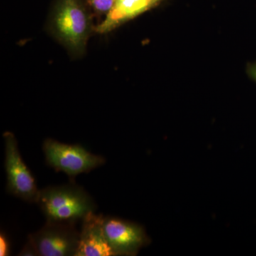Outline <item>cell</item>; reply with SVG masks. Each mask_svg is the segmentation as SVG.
<instances>
[{
	"label": "cell",
	"mask_w": 256,
	"mask_h": 256,
	"mask_svg": "<svg viewBox=\"0 0 256 256\" xmlns=\"http://www.w3.org/2000/svg\"><path fill=\"white\" fill-rule=\"evenodd\" d=\"M94 13L85 0H56L48 31L74 58L85 54L89 37L96 32Z\"/></svg>",
	"instance_id": "obj_1"
},
{
	"label": "cell",
	"mask_w": 256,
	"mask_h": 256,
	"mask_svg": "<svg viewBox=\"0 0 256 256\" xmlns=\"http://www.w3.org/2000/svg\"><path fill=\"white\" fill-rule=\"evenodd\" d=\"M36 204L46 222L60 223L76 224L97 208L90 194L74 180L40 190Z\"/></svg>",
	"instance_id": "obj_2"
},
{
	"label": "cell",
	"mask_w": 256,
	"mask_h": 256,
	"mask_svg": "<svg viewBox=\"0 0 256 256\" xmlns=\"http://www.w3.org/2000/svg\"><path fill=\"white\" fill-rule=\"evenodd\" d=\"M42 149L46 164L56 172L65 173L70 180L106 163L104 156L92 154L80 144H66L48 138Z\"/></svg>",
	"instance_id": "obj_3"
},
{
	"label": "cell",
	"mask_w": 256,
	"mask_h": 256,
	"mask_svg": "<svg viewBox=\"0 0 256 256\" xmlns=\"http://www.w3.org/2000/svg\"><path fill=\"white\" fill-rule=\"evenodd\" d=\"M4 168L6 175V190L10 194L28 203H36L40 190L35 178L22 158L18 143L12 132H5Z\"/></svg>",
	"instance_id": "obj_4"
},
{
	"label": "cell",
	"mask_w": 256,
	"mask_h": 256,
	"mask_svg": "<svg viewBox=\"0 0 256 256\" xmlns=\"http://www.w3.org/2000/svg\"><path fill=\"white\" fill-rule=\"evenodd\" d=\"M28 238L33 242L38 256H75L80 232L75 224L46 222Z\"/></svg>",
	"instance_id": "obj_5"
},
{
	"label": "cell",
	"mask_w": 256,
	"mask_h": 256,
	"mask_svg": "<svg viewBox=\"0 0 256 256\" xmlns=\"http://www.w3.org/2000/svg\"><path fill=\"white\" fill-rule=\"evenodd\" d=\"M106 238L116 256H136L151 242L142 226L118 217H104Z\"/></svg>",
	"instance_id": "obj_6"
},
{
	"label": "cell",
	"mask_w": 256,
	"mask_h": 256,
	"mask_svg": "<svg viewBox=\"0 0 256 256\" xmlns=\"http://www.w3.org/2000/svg\"><path fill=\"white\" fill-rule=\"evenodd\" d=\"M104 220V215L96 214L95 212L89 214L82 220L78 247L75 256H116L106 238Z\"/></svg>",
	"instance_id": "obj_7"
},
{
	"label": "cell",
	"mask_w": 256,
	"mask_h": 256,
	"mask_svg": "<svg viewBox=\"0 0 256 256\" xmlns=\"http://www.w3.org/2000/svg\"><path fill=\"white\" fill-rule=\"evenodd\" d=\"M164 0H116L114 6L104 20L96 25V32L105 34L121 25L158 8Z\"/></svg>",
	"instance_id": "obj_8"
},
{
	"label": "cell",
	"mask_w": 256,
	"mask_h": 256,
	"mask_svg": "<svg viewBox=\"0 0 256 256\" xmlns=\"http://www.w3.org/2000/svg\"><path fill=\"white\" fill-rule=\"evenodd\" d=\"M97 18H106L114 6L116 0H85Z\"/></svg>",
	"instance_id": "obj_9"
},
{
	"label": "cell",
	"mask_w": 256,
	"mask_h": 256,
	"mask_svg": "<svg viewBox=\"0 0 256 256\" xmlns=\"http://www.w3.org/2000/svg\"><path fill=\"white\" fill-rule=\"evenodd\" d=\"M11 254V242L6 234L2 230L0 233V256H9Z\"/></svg>",
	"instance_id": "obj_10"
},
{
	"label": "cell",
	"mask_w": 256,
	"mask_h": 256,
	"mask_svg": "<svg viewBox=\"0 0 256 256\" xmlns=\"http://www.w3.org/2000/svg\"><path fill=\"white\" fill-rule=\"evenodd\" d=\"M18 256H38L36 248H35L33 242H32L30 238H28V242H26V244H25L21 252L18 254Z\"/></svg>",
	"instance_id": "obj_11"
},
{
	"label": "cell",
	"mask_w": 256,
	"mask_h": 256,
	"mask_svg": "<svg viewBox=\"0 0 256 256\" xmlns=\"http://www.w3.org/2000/svg\"><path fill=\"white\" fill-rule=\"evenodd\" d=\"M246 73L249 78L256 82V62L248 64Z\"/></svg>",
	"instance_id": "obj_12"
}]
</instances>
